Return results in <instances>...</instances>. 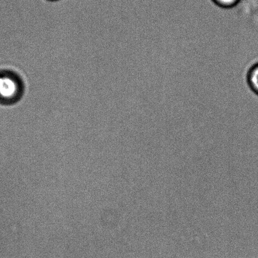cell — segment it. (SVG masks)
<instances>
[{
  "instance_id": "cell-4",
  "label": "cell",
  "mask_w": 258,
  "mask_h": 258,
  "mask_svg": "<svg viewBox=\"0 0 258 258\" xmlns=\"http://www.w3.org/2000/svg\"><path fill=\"white\" fill-rule=\"evenodd\" d=\"M47 1H49V2H57V1H59V0H47Z\"/></svg>"
},
{
  "instance_id": "cell-3",
  "label": "cell",
  "mask_w": 258,
  "mask_h": 258,
  "mask_svg": "<svg viewBox=\"0 0 258 258\" xmlns=\"http://www.w3.org/2000/svg\"><path fill=\"white\" fill-rule=\"evenodd\" d=\"M215 5L222 9H232L237 6L241 0H212Z\"/></svg>"
},
{
  "instance_id": "cell-2",
  "label": "cell",
  "mask_w": 258,
  "mask_h": 258,
  "mask_svg": "<svg viewBox=\"0 0 258 258\" xmlns=\"http://www.w3.org/2000/svg\"><path fill=\"white\" fill-rule=\"evenodd\" d=\"M246 82L252 92L258 96V62L254 63L247 71Z\"/></svg>"
},
{
  "instance_id": "cell-1",
  "label": "cell",
  "mask_w": 258,
  "mask_h": 258,
  "mask_svg": "<svg viewBox=\"0 0 258 258\" xmlns=\"http://www.w3.org/2000/svg\"><path fill=\"white\" fill-rule=\"evenodd\" d=\"M24 92V83L19 75L9 70L0 71V105H15Z\"/></svg>"
}]
</instances>
